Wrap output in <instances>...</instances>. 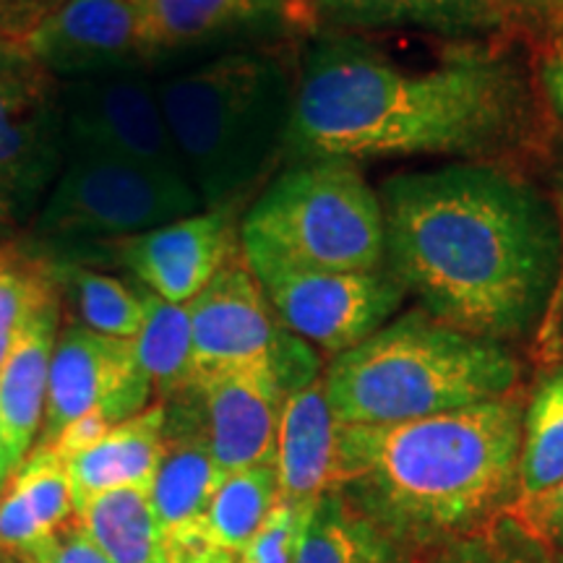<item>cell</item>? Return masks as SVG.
I'll return each instance as SVG.
<instances>
[{"mask_svg": "<svg viewBox=\"0 0 563 563\" xmlns=\"http://www.w3.org/2000/svg\"><path fill=\"white\" fill-rule=\"evenodd\" d=\"M162 563H235V555L211 543L203 525L162 534Z\"/></svg>", "mask_w": 563, "mask_h": 563, "instance_id": "cell-36", "label": "cell"}, {"mask_svg": "<svg viewBox=\"0 0 563 563\" xmlns=\"http://www.w3.org/2000/svg\"><path fill=\"white\" fill-rule=\"evenodd\" d=\"M534 133L530 76L504 55L462 45L431 66H407L355 34L323 32L295 79L285 154L384 159L481 154Z\"/></svg>", "mask_w": 563, "mask_h": 563, "instance_id": "cell-2", "label": "cell"}, {"mask_svg": "<svg viewBox=\"0 0 563 563\" xmlns=\"http://www.w3.org/2000/svg\"><path fill=\"white\" fill-rule=\"evenodd\" d=\"M24 559V555H21ZM32 563H110L100 548L91 543L79 519L70 517L60 530H55L40 548L26 555Z\"/></svg>", "mask_w": 563, "mask_h": 563, "instance_id": "cell-33", "label": "cell"}, {"mask_svg": "<svg viewBox=\"0 0 563 563\" xmlns=\"http://www.w3.org/2000/svg\"><path fill=\"white\" fill-rule=\"evenodd\" d=\"M241 249L249 264L306 272L382 269V199L355 162H298L253 201L241 224Z\"/></svg>", "mask_w": 563, "mask_h": 563, "instance_id": "cell-6", "label": "cell"}, {"mask_svg": "<svg viewBox=\"0 0 563 563\" xmlns=\"http://www.w3.org/2000/svg\"><path fill=\"white\" fill-rule=\"evenodd\" d=\"M412 555L347 501L340 488L313 504L292 563H410Z\"/></svg>", "mask_w": 563, "mask_h": 563, "instance_id": "cell-22", "label": "cell"}, {"mask_svg": "<svg viewBox=\"0 0 563 563\" xmlns=\"http://www.w3.org/2000/svg\"><path fill=\"white\" fill-rule=\"evenodd\" d=\"M60 295L40 308L0 365V426L13 470L32 452L45 420L53 350L60 334Z\"/></svg>", "mask_w": 563, "mask_h": 563, "instance_id": "cell-20", "label": "cell"}, {"mask_svg": "<svg viewBox=\"0 0 563 563\" xmlns=\"http://www.w3.org/2000/svg\"><path fill=\"white\" fill-rule=\"evenodd\" d=\"M157 95L203 207L241 201L285 152L295 79L272 53H224L159 79Z\"/></svg>", "mask_w": 563, "mask_h": 563, "instance_id": "cell-5", "label": "cell"}, {"mask_svg": "<svg viewBox=\"0 0 563 563\" xmlns=\"http://www.w3.org/2000/svg\"><path fill=\"white\" fill-rule=\"evenodd\" d=\"M251 269L282 327L334 357L386 327L407 295L389 266L373 272H306L251 264Z\"/></svg>", "mask_w": 563, "mask_h": 563, "instance_id": "cell-8", "label": "cell"}, {"mask_svg": "<svg viewBox=\"0 0 563 563\" xmlns=\"http://www.w3.org/2000/svg\"><path fill=\"white\" fill-rule=\"evenodd\" d=\"M194 389L199 394L211 456L222 475L274 464L287 394L272 365L217 373L194 384Z\"/></svg>", "mask_w": 563, "mask_h": 563, "instance_id": "cell-15", "label": "cell"}, {"mask_svg": "<svg viewBox=\"0 0 563 563\" xmlns=\"http://www.w3.org/2000/svg\"><path fill=\"white\" fill-rule=\"evenodd\" d=\"M194 344V384L217 373L269 365L285 340L262 282L245 262L243 249L188 302Z\"/></svg>", "mask_w": 563, "mask_h": 563, "instance_id": "cell-12", "label": "cell"}, {"mask_svg": "<svg viewBox=\"0 0 563 563\" xmlns=\"http://www.w3.org/2000/svg\"><path fill=\"white\" fill-rule=\"evenodd\" d=\"M525 407L519 389L431 418L340 422L336 488L394 543L418 555L517 504Z\"/></svg>", "mask_w": 563, "mask_h": 563, "instance_id": "cell-3", "label": "cell"}, {"mask_svg": "<svg viewBox=\"0 0 563 563\" xmlns=\"http://www.w3.org/2000/svg\"><path fill=\"white\" fill-rule=\"evenodd\" d=\"M152 60L266 32L290 19L287 0H131Z\"/></svg>", "mask_w": 563, "mask_h": 563, "instance_id": "cell-17", "label": "cell"}, {"mask_svg": "<svg viewBox=\"0 0 563 563\" xmlns=\"http://www.w3.org/2000/svg\"><path fill=\"white\" fill-rule=\"evenodd\" d=\"M5 485L16 493L40 530L51 538L74 517V498L68 488L66 462L53 446H37L13 470Z\"/></svg>", "mask_w": 563, "mask_h": 563, "instance_id": "cell-30", "label": "cell"}, {"mask_svg": "<svg viewBox=\"0 0 563 563\" xmlns=\"http://www.w3.org/2000/svg\"><path fill=\"white\" fill-rule=\"evenodd\" d=\"M336 443L340 420L329 405L323 376L292 391L282 405L277 433L279 498L316 504L336 488Z\"/></svg>", "mask_w": 563, "mask_h": 563, "instance_id": "cell-19", "label": "cell"}, {"mask_svg": "<svg viewBox=\"0 0 563 563\" xmlns=\"http://www.w3.org/2000/svg\"><path fill=\"white\" fill-rule=\"evenodd\" d=\"M410 563H563V551L506 509L475 530L426 548Z\"/></svg>", "mask_w": 563, "mask_h": 563, "instance_id": "cell-27", "label": "cell"}, {"mask_svg": "<svg viewBox=\"0 0 563 563\" xmlns=\"http://www.w3.org/2000/svg\"><path fill=\"white\" fill-rule=\"evenodd\" d=\"M63 162L58 79L40 66L0 74V238L40 211Z\"/></svg>", "mask_w": 563, "mask_h": 563, "instance_id": "cell-10", "label": "cell"}, {"mask_svg": "<svg viewBox=\"0 0 563 563\" xmlns=\"http://www.w3.org/2000/svg\"><path fill=\"white\" fill-rule=\"evenodd\" d=\"M32 66H37V63L32 60L24 42L0 37V74H13V70H24Z\"/></svg>", "mask_w": 563, "mask_h": 563, "instance_id": "cell-38", "label": "cell"}, {"mask_svg": "<svg viewBox=\"0 0 563 563\" xmlns=\"http://www.w3.org/2000/svg\"><path fill=\"white\" fill-rule=\"evenodd\" d=\"M68 0H0V37L26 42Z\"/></svg>", "mask_w": 563, "mask_h": 563, "instance_id": "cell-35", "label": "cell"}, {"mask_svg": "<svg viewBox=\"0 0 563 563\" xmlns=\"http://www.w3.org/2000/svg\"><path fill=\"white\" fill-rule=\"evenodd\" d=\"M58 295L51 262L0 245V365L32 316Z\"/></svg>", "mask_w": 563, "mask_h": 563, "instance_id": "cell-29", "label": "cell"}, {"mask_svg": "<svg viewBox=\"0 0 563 563\" xmlns=\"http://www.w3.org/2000/svg\"><path fill=\"white\" fill-rule=\"evenodd\" d=\"M66 154H104L188 178L146 70L89 76L60 87Z\"/></svg>", "mask_w": 563, "mask_h": 563, "instance_id": "cell-9", "label": "cell"}, {"mask_svg": "<svg viewBox=\"0 0 563 563\" xmlns=\"http://www.w3.org/2000/svg\"><path fill=\"white\" fill-rule=\"evenodd\" d=\"M222 477L211 456L194 386L165 399L162 456L150 490L162 534L203 525V514Z\"/></svg>", "mask_w": 563, "mask_h": 563, "instance_id": "cell-16", "label": "cell"}, {"mask_svg": "<svg viewBox=\"0 0 563 563\" xmlns=\"http://www.w3.org/2000/svg\"><path fill=\"white\" fill-rule=\"evenodd\" d=\"M277 501V464H258L224 475L203 514V532L217 548L238 555L256 538Z\"/></svg>", "mask_w": 563, "mask_h": 563, "instance_id": "cell-25", "label": "cell"}, {"mask_svg": "<svg viewBox=\"0 0 563 563\" xmlns=\"http://www.w3.org/2000/svg\"><path fill=\"white\" fill-rule=\"evenodd\" d=\"M24 45L42 70L66 81L144 70L152 63L131 0H68Z\"/></svg>", "mask_w": 563, "mask_h": 563, "instance_id": "cell-14", "label": "cell"}, {"mask_svg": "<svg viewBox=\"0 0 563 563\" xmlns=\"http://www.w3.org/2000/svg\"><path fill=\"white\" fill-rule=\"evenodd\" d=\"M555 3H559V0H511V9L530 13V16L534 21H540L545 30V24H548V19H551Z\"/></svg>", "mask_w": 563, "mask_h": 563, "instance_id": "cell-39", "label": "cell"}, {"mask_svg": "<svg viewBox=\"0 0 563 563\" xmlns=\"http://www.w3.org/2000/svg\"><path fill=\"white\" fill-rule=\"evenodd\" d=\"M534 532L563 551V481L532 498H519L511 506Z\"/></svg>", "mask_w": 563, "mask_h": 563, "instance_id": "cell-34", "label": "cell"}, {"mask_svg": "<svg viewBox=\"0 0 563 563\" xmlns=\"http://www.w3.org/2000/svg\"><path fill=\"white\" fill-rule=\"evenodd\" d=\"M152 394L150 378L139 368L133 340L68 323L53 350L40 446H51L70 420L95 407H102L115 422L129 420L150 407Z\"/></svg>", "mask_w": 563, "mask_h": 563, "instance_id": "cell-11", "label": "cell"}, {"mask_svg": "<svg viewBox=\"0 0 563 563\" xmlns=\"http://www.w3.org/2000/svg\"><path fill=\"white\" fill-rule=\"evenodd\" d=\"M287 3H298V0H287Z\"/></svg>", "mask_w": 563, "mask_h": 563, "instance_id": "cell-44", "label": "cell"}, {"mask_svg": "<svg viewBox=\"0 0 563 563\" xmlns=\"http://www.w3.org/2000/svg\"><path fill=\"white\" fill-rule=\"evenodd\" d=\"M530 84L534 129H540L545 146L563 165V30L543 34L532 58Z\"/></svg>", "mask_w": 563, "mask_h": 563, "instance_id": "cell-31", "label": "cell"}, {"mask_svg": "<svg viewBox=\"0 0 563 563\" xmlns=\"http://www.w3.org/2000/svg\"><path fill=\"white\" fill-rule=\"evenodd\" d=\"M378 199L386 266L422 311L501 344L543 323L563 272V228L530 180L460 162L391 175Z\"/></svg>", "mask_w": 563, "mask_h": 563, "instance_id": "cell-1", "label": "cell"}, {"mask_svg": "<svg viewBox=\"0 0 563 563\" xmlns=\"http://www.w3.org/2000/svg\"><path fill=\"white\" fill-rule=\"evenodd\" d=\"M522 361L509 344L460 332L422 308L332 357L323 386L344 426L431 418L519 391Z\"/></svg>", "mask_w": 563, "mask_h": 563, "instance_id": "cell-4", "label": "cell"}, {"mask_svg": "<svg viewBox=\"0 0 563 563\" xmlns=\"http://www.w3.org/2000/svg\"><path fill=\"white\" fill-rule=\"evenodd\" d=\"M313 504H292L279 498L256 538L235 555V563H292Z\"/></svg>", "mask_w": 563, "mask_h": 563, "instance_id": "cell-32", "label": "cell"}, {"mask_svg": "<svg viewBox=\"0 0 563 563\" xmlns=\"http://www.w3.org/2000/svg\"><path fill=\"white\" fill-rule=\"evenodd\" d=\"M13 473V464L9 456V446H5V435H3V426H0V488H3L5 481H9Z\"/></svg>", "mask_w": 563, "mask_h": 563, "instance_id": "cell-40", "label": "cell"}, {"mask_svg": "<svg viewBox=\"0 0 563 563\" xmlns=\"http://www.w3.org/2000/svg\"><path fill=\"white\" fill-rule=\"evenodd\" d=\"M146 316L133 336L139 368L150 378L159 402L194 386V344L188 306L162 300L144 287Z\"/></svg>", "mask_w": 563, "mask_h": 563, "instance_id": "cell-24", "label": "cell"}, {"mask_svg": "<svg viewBox=\"0 0 563 563\" xmlns=\"http://www.w3.org/2000/svg\"><path fill=\"white\" fill-rule=\"evenodd\" d=\"M290 19L321 32L426 30L443 37H475L504 24L485 0H298Z\"/></svg>", "mask_w": 563, "mask_h": 563, "instance_id": "cell-18", "label": "cell"}, {"mask_svg": "<svg viewBox=\"0 0 563 563\" xmlns=\"http://www.w3.org/2000/svg\"><path fill=\"white\" fill-rule=\"evenodd\" d=\"M238 203L196 211L162 228L112 241L118 262L162 300L188 306L241 249Z\"/></svg>", "mask_w": 563, "mask_h": 563, "instance_id": "cell-13", "label": "cell"}, {"mask_svg": "<svg viewBox=\"0 0 563 563\" xmlns=\"http://www.w3.org/2000/svg\"><path fill=\"white\" fill-rule=\"evenodd\" d=\"M58 292L74 306L76 323L104 336L133 340L146 316L144 290H133L123 279L87 269L74 262H51Z\"/></svg>", "mask_w": 563, "mask_h": 563, "instance_id": "cell-26", "label": "cell"}, {"mask_svg": "<svg viewBox=\"0 0 563 563\" xmlns=\"http://www.w3.org/2000/svg\"><path fill=\"white\" fill-rule=\"evenodd\" d=\"M563 481V365L545 373L525 407L519 498H532ZM517 498V501H519Z\"/></svg>", "mask_w": 563, "mask_h": 563, "instance_id": "cell-28", "label": "cell"}, {"mask_svg": "<svg viewBox=\"0 0 563 563\" xmlns=\"http://www.w3.org/2000/svg\"><path fill=\"white\" fill-rule=\"evenodd\" d=\"M74 517L110 563H162V527L150 490H104L76 506Z\"/></svg>", "mask_w": 563, "mask_h": 563, "instance_id": "cell-23", "label": "cell"}, {"mask_svg": "<svg viewBox=\"0 0 563 563\" xmlns=\"http://www.w3.org/2000/svg\"><path fill=\"white\" fill-rule=\"evenodd\" d=\"M555 30H563V0H559V3H555V9L551 13V19H548L543 34L555 32Z\"/></svg>", "mask_w": 563, "mask_h": 563, "instance_id": "cell-41", "label": "cell"}, {"mask_svg": "<svg viewBox=\"0 0 563 563\" xmlns=\"http://www.w3.org/2000/svg\"><path fill=\"white\" fill-rule=\"evenodd\" d=\"M112 426H118V422L112 420L102 407H95V410L84 412L81 418L70 420L51 446L55 449V454H58L63 462H68L74 460L76 454L87 452V449L95 446V443L100 441Z\"/></svg>", "mask_w": 563, "mask_h": 563, "instance_id": "cell-37", "label": "cell"}, {"mask_svg": "<svg viewBox=\"0 0 563 563\" xmlns=\"http://www.w3.org/2000/svg\"><path fill=\"white\" fill-rule=\"evenodd\" d=\"M0 563H32L30 559H21V555H5L0 553Z\"/></svg>", "mask_w": 563, "mask_h": 563, "instance_id": "cell-43", "label": "cell"}, {"mask_svg": "<svg viewBox=\"0 0 563 563\" xmlns=\"http://www.w3.org/2000/svg\"><path fill=\"white\" fill-rule=\"evenodd\" d=\"M485 3L493 5V9H498L501 13H506L511 9V0H485Z\"/></svg>", "mask_w": 563, "mask_h": 563, "instance_id": "cell-42", "label": "cell"}, {"mask_svg": "<svg viewBox=\"0 0 563 563\" xmlns=\"http://www.w3.org/2000/svg\"><path fill=\"white\" fill-rule=\"evenodd\" d=\"M203 207L191 180L104 154H66L34 214L40 235L60 241H123L191 217Z\"/></svg>", "mask_w": 563, "mask_h": 563, "instance_id": "cell-7", "label": "cell"}, {"mask_svg": "<svg viewBox=\"0 0 563 563\" xmlns=\"http://www.w3.org/2000/svg\"><path fill=\"white\" fill-rule=\"evenodd\" d=\"M165 402H154L144 412L112 426L95 446L66 462L74 509L115 488L152 490L162 456Z\"/></svg>", "mask_w": 563, "mask_h": 563, "instance_id": "cell-21", "label": "cell"}]
</instances>
